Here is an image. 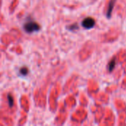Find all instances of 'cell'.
Instances as JSON below:
<instances>
[{"mask_svg": "<svg viewBox=\"0 0 126 126\" xmlns=\"http://www.w3.org/2000/svg\"><path fill=\"white\" fill-rule=\"evenodd\" d=\"M114 67H115V61H114V60H112V61L109 63V70L111 72V71L114 69Z\"/></svg>", "mask_w": 126, "mask_h": 126, "instance_id": "cell-4", "label": "cell"}, {"mask_svg": "<svg viewBox=\"0 0 126 126\" xmlns=\"http://www.w3.org/2000/svg\"><path fill=\"white\" fill-rule=\"evenodd\" d=\"M8 101H9V104H10V106H13V98L11 96L8 95Z\"/></svg>", "mask_w": 126, "mask_h": 126, "instance_id": "cell-6", "label": "cell"}, {"mask_svg": "<svg viewBox=\"0 0 126 126\" xmlns=\"http://www.w3.org/2000/svg\"><path fill=\"white\" fill-rule=\"evenodd\" d=\"M94 25H95V21L94 18H92L91 17L86 18L82 21V26L86 29H91V28L94 27Z\"/></svg>", "mask_w": 126, "mask_h": 126, "instance_id": "cell-2", "label": "cell"}, {"mask_svg": "<svg viewBox=\"0 0 126 126\" xmlns=\"http://www.w3.org/2000/svg\"><path fill=\"white\" fill-rule=\"evenodd\" d=\"M115 1H116V0H111L110 3L109 4L108 11H107V17L108 18H110L111 16V13H112L113 9H114V4H115Z\"/></svg>", "mask_w": 126, "mask_h": 126, "instance_id": "cell-3", "label": "cell"}, {"mask_svg": "<svg viewBox=\"0 0 126 126\" xmlns=\"http://www.w3.org/2000/svg\"><path fill=\"white\" fill-rule=\"evenodd\" d=\"M24 28L27 32H32L35 31H38L40 30V26L34 21H29L26 23L24 26Z\"/></svg>", "mask_w": 126, "mask_h": 126, "instance_id": "cell-1", "label": "cell"}, {"mask_svg": "<svg viewBox=\"0 0 126 126\" xmlns=\"http://www.w3.org/2000/svg\"><path fill=\"white\" fill-rule=\"evenodd\" d=\"M20 73L22 74V75H26L28 73V69L26 67H24V68H22V69H20Z\"/></svg>", "mask_w": 126, "mask_h": 126, "instance_id": "cell-5", "label": "cell"}]
</instances>
